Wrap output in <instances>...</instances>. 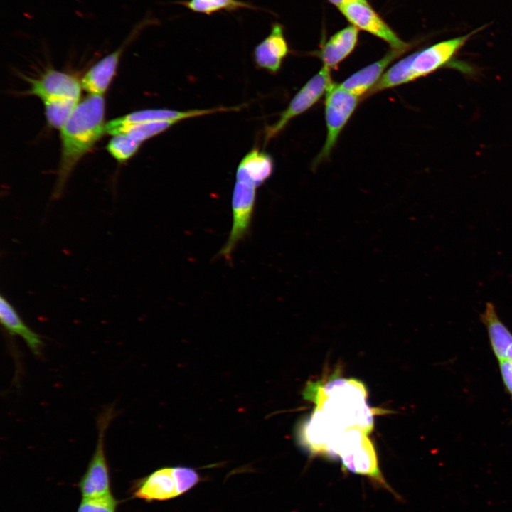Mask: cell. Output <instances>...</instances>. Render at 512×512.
I'll list each match as a JSON object with an SVG mask.
<instances>
[{"label":"cell","instance_id":"obj_6","mask_svg":"<svg viewBox=\"0 0 512 512\" xmlns=\"http://www.w3.org/2000/svg\"><path fill=\"white\" fill-rule=\"evenodd\" d=\"M333 83L331 70L324 66L297 92L278 119L264 132L265 144L278 135L294 117L314 106Z\"/></svg>","mask_w":512,"mask_h":512},{"label":"cell","instance_id":"obj_8","mask_svg":"<svg viewBox=\"0 0 512 512\" xmlns=\"http://www.w3.org/2000/svg\"><path fill=\"white\" fill-rule=\"evenodd\" d=\"M352 26L387 43L392 49L408 50L411 46L403 41L366 0H351L338 7Z\"/></svg>","mask_w":512,"mask_h":512},{"label":"cell","instance_id":"obj_15","mask_svg":"<svg viewBox=\"0 0 512 512\" xmlns=\"http://www.w3.org/2000/svg\"><path fill=\"white\" fill-rule=\"evenodd\" d=\"M358 29L348 26L324 41L317 52L323 66L331 70L346 59L355 49L358 41Z\"/></svg>","mask_w":512,"mask_h":512},{"label":"cell","instance_id":"obj_12","mask_svg":"<svg viewBox=\"0 0 512 512\" xmlns=\"http://www.w3.org/2000/svg\"><path fill=\"white\" fill-rule=\"evenodd\" d=\"M28 92L42 102L58 100L80 101L81 83L73 75L49 69L38 79L30 80Z\"/></svg>","mask_w":512,"mask_h":512},{"label":"cell","instance_id":"obj_10","mask_svg":"<svg viewBox=\"0 0 512 512\" xmlns=\"http://www.w3.org/2000/svg\"><path fill=\"white\" fill-rule=\"evenodd\" d=\"M152 23L153 20L149 18L137 23L120 46L102 58L87 71L80 81L82 88L90 95L102 96L112 80L120 58L127 46L144 28Z\"/></svg>","mask_w":512,"mask_h":512},{"label":"cell","instance_id":"obj_18","mask_svg":"<svg viewBox=\"0 0 512 512\" xmlns=\"http://www.w3.org/2000/svg\"><path fill=\"white\" fill-rule=\"evenodd\" d=\"M480 319L486 329L490 346L496 359L505 358L508 348L512 345V332L499 318L493 303L486 304Z\"/></svg>","mask_w":512,"mask_h":512},{"label":"cell","instance_id":"obj_9","mask_svg":"<svg viewBox=\"0 0 512 512\" xmlns=\"http://www.w3.org/2000/svg\"><path fill=\"white\" fill-rule=\"evenodd\" d=\"M480 28L464 36L439 41L412 53L410 69L412 81L449 65L461 48Z\"/></svg>","mask_w":512,"mask_h":512},{"label":"cell","instance_id":"obj_17","mask_svg":"<svg viewBox=\"0 0 512 512\" xmlns=\"http://www.w3.org/2000/svg\"><path fill=\"white\" fill-rule=\"evenodd\" d=\"M0 320L9 334L21 337L35 356L41 354L43 346L41 336L23 321L4 295L0 298Z\"/></svg>","mask_w":512,"mask_h":512},{"label":"cell","instance_id":"obj_4","mask_svg":"<svg viewBox=\"0 0 512 512\" xmlns=\"http://www.w3.org/2000/svg\"><path fill=\"white\" fill-rule=\"evenodd\" d=\"M361 97L333 82L325 94V120L326 137L321 149L314 160L313 166L328 159L339 135L356 109Z\"/></svg>","mask_w":512,"mask_h":512},{"label":"cell","instance_id":"obj_11","mask_svg":"<svg viewBox=\"0 0 512 512\" xmlns=\"http://www.w3.org/2000/svg\"><path fill=\"white\" fill-rule=\"evenodd\" d=\"M240 107H216L211 109L191 110L178 111L169 109H148L131 112L118 118L112 119L105 124V133L110 135L118 134L124 127L140 123L152 122H175L189 118L201 117L216 112H228L239 110Z\"/></svg>","mask_w":512,"mask_h":512},{"label":"cell","instance_id":"obj_23","mask_svg":"<svg viewBox=\"0 0 512 512\" xmlns=\"http://www.w3.org/2000/svg\"><path fill=\"white\" fill-rule=\"evenodd\" d=\"M498 361L503 383L512 398V361L507 358Z\"/></svg>","mask_w":512,"mask_h":512},{"label":"cell","instance_id":"obj_13","mask_svg":"<svg viewBox=\"0 0 512 512\" xmlns=\"http://www.w3.org/2000/svg\"><path fill=\"white\" fill-rule=\"evenodd\" d=\"M289 51L284 26L275 22L269 34L254 48L252 58L257 68L277 74Z\"/></svg>","mask_w":512,"mask_h":512},{"label":"cell","instance_id":"obj_24","mask_svg":"<svg viewBox=\"0 0 512 512\" xmlns=\"http://www.w3.org/2000/svg\"><path fill=\"white\" fill-rule=\"evenodd\" d=\"M331 4H334V6H337L338 8L341 6L343 4L351 1V0H328Z\"/></svg>","mask_w":512,"mask_h":512},{"label":"cell","instance_id":"obj_20","mask_svg":"<svg viewBox=\"0 0 512 512\" xmlns=\"http://www.w3.org/2000/svg\"><path fill=\"white\" fill-rule=\"evenodd\" d=\"M142 142L124 134L112 137L106 148L110 154L118 162L122 163L132 157L138 151Z\"/></svg>","mask_w":512,"mask_h":512},{"label":"cell","instance_id":"obj_2","mask_svg":"<svg viewBox=\"0 0 512 512\" xmlns=\"http://www.w3.org/2000/svg\"><path fill=\"white\" fill-rule=\"evenodd\" d=\"M105 124L104 98L90 95L78 103L60 129L61 158L53 199L61 196L75 166L105 132Z\"/></svg>","mask_w":512,"mask_h":512},{"label":"cell","instance_id":"obj_5","mask_svg":"<svg viewBox=\"0 0 512 512\" xmlns=\"http://www.w3.org/2000/svg\"><path fill=\"white\" fill-rule=\"evenodd\" d=\"M114 416L115 410L111 405L105 409L97 417L98 438L96 448L85 474L78 483L82 498L100 497L112 494L110 471L105 449V435Z\"/></svg>","mask_w":512,"mask_h":512},{"label":"cell","instance_id":"obj_3","mask_svg":"<svg viewBox=\"0 0 512 512\" xmlns=\"http://www.w3.org/2000/svg\"><path fill=\"white\" fill-rule=\"evenodd\" d=\"M200 480V474L193 468L162 467L137 480L132 494L146 501H167L185 494Z\"/></svg>","mask_w":512,"mask_h":512},{"label":"cell","instance_id":"obj_14","mask_svg":"<svg viewBox=\"0 0 512 512\" xmlns=\"http://www.w3.org/2000/svg\"><path fill=\"white\" fill-rule=\"evenodd\" d=\"M405 52L407 51L390 48L380 59L360 69L338 85L361 98L366 97L389 65Z\"/></svg>","mask_w":512,"mask_h":512},{"label":"cell","instance_id":"obj_19","mask_svg":"<svg viewBox=\"0 0 512 512\" xmlns=\"http://www.w3.org/2000/svg\"><path fill=\"white\" fill-rule=\"evenodd\" d=\"M193 12L212 15L221 11H232L240 9H261L250 3L240 0H185L177 1Z\"/></svg>","mask_w":512,"mask_h":512},{"label":"cell","instance_id":"obj_16","mask_svg":"<svg viewBox=\"0 0 512 512\" xmlns=\"http://www.w3.org/2000/svg\"><path fill=\"white\" fill-rule=\"evenodd\" d=\"M274 166V160L270 154L253 148L239 163L236 180L249 182L258 188L272 176Z\"/></svg>","mask_w":512,"mask_h":512},{"label":"cell","instance_id":"obj_7","mask_svg":"<svg viewBox=\"0 0 512 512\" xmlns=\"http://www.w3.org/2000/svg\"><path fill=\"white\" fill-rule=\"evenodd\" d=\"M257 188L255 185L236 180L232 196L233 225L219 256L230 261L238 244L249 234L255 207Z\"/></svg>","mask_w":512,"mask_h":512},{"label":"cell","instance_id":"obj_21","mask_svg":"<svg viewBox=\"0 0 512 512\" xmlns=\"http://www.w3.org/2000/svg\"><path fill=\"white\" fill-rule=\"evenodd\" d=\"M175 124H176L175 122H152L135 124L124 127L118 134H124L142 143L144 141L164 132Z\"/></svg>","mask_w":512,"mask_h":512},{"label":"cell","instance_id":"obj_1","mask_svg":"<svg viewBox=\"0 0 512 512\" xmlns=\"http://www.w3.org/2000/svg\"><path fill=\"white\" fill-rule=\"evenodd\" d=\"M304 396L316 404L309 421L324 449L351 430L369 434L373 429L374 416L383 411L368 405L364 384L354 378L334 375L325 383H309Z\"/></svg>","mask_w":512,"mask_h":512},{"label":"cell","instance_id":"obj_22","mask_svg":"<svg viewBox=\"0 0 512 512\" xmlns=\"http://www.w3.org/2000/svg\"><path fill=\"white\" fill-rule=\"evenodd\" d=\"M119 501L112 494L96 498H82L77 512H116Z\"/></svg>","mask_w":512,"mask_h":512}]
</instances>
